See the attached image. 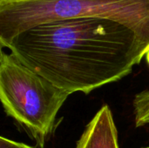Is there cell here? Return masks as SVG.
Returning a JSON list of instances; mask_svg holds the SVG:
<instances>
[{
    "mask_svg": "<svg viewBox=\"0 0 149 148\" xmlns=\"http://www.w3.org/2000/svg\"><path fill=\"white\" fill-rule=\"evenodd\" d=\"M4 47L69 94L89 93L121 79L148 52L128 27L100 17L39 24L16 35Z\"/></svg>",
    "mask_w": 149,
    "mask_h": 148,
    "instance_id": "6da1fadb",
    "label": "cell"
},
{
    "mask_svg": "<svg viewBox=\"0 0 149 148\" xmlns=\"http://www.w3.org/2000/svg\"><path fill=\"white\" fill-rule=\"evenodd\" d=\"M76 17L116 21L132 30L149 51V0H22L0 3V44L39 24Z\"/></svg>",
    "mask_w": 149,
    "mask_h": 148,
    "instance_id": "7a4b0ae2",
    "label": "cell"
},
{
    "mask_svg": "<svg viewBox=\"0 0 149 148\" xmlns=\"http://www.w3.org/2000/svg\"><path fill=\"white\" fill-rule=\"evenodd\" d=\"M70 94L1 51L0 99L10 117L43 147L55 125L57 114Z\"/></svg>",
    "mask_w": 149,
    "mask_h": 148,
    "instance_id": "3957f363",
    "label": "cell"
},
{
    "mask_svg": "<svg viewBox=\"0 0 149 148\" xmlns=\"http://www.w3.org/2000/svg\"><path fill=\"white\" fill-rule=\"evenodd\" d=\"M76 148H119L117 128L107 105L103 106L87 124Z\"/></svg>",
    "mask_w": 149,
    "mask_h": 148,
    "instance_id": "277c9868",
    "label": "cell"
},
{
    "mask_svg": "<svg viewBox=\"0 0 149 148\" xmlns=\"http://www.w3.org/2000/svg\"><path fill=\"white\" fill-rule=\"evenodd\" d=\"M136 126L149 124V89L138 93L133 101Z\"/></svg>",
    "mask_w": 149,
    "mask_h": 148,
    "instance_id": "5b68a950",
    "label": "cell"
},
{
    "mask_svg": "<svg viewBox=\"0 0 149 148\" xmlns=\"http://www.w3.org/2000/svg\"><path fill=\"white\" fill-rule=\"evenodd\" d=\"M0 148H35L25 145L24 143L17 142L11 140H9L4 137L0 138Z\"/></svg>",
    "mask_w": 149,
    "mask_h": 148,
    "instance_id": "8992f818",
    "label": "cell"
},
{
    "mask_svg": "<svg viewBox=\"0 0 149 148\" xmlns=\"http://www.w3.org/2000/svg\"><path fill=\"white\" fill-rule=\"evenodd\" d=\"M146 59H147V62H148V64L149 65V51L147 52V54H146Z\"/></svg>",
    "mask_w": 149,
    "mask_h": 148,
    "instance_id": "52a82bcc",
    "label": "cell"
},
{
    "mask_svg": "<svg viewBox=\"0 0 149 148\" xmlns=\"http://www.w3.org/2000/svg\"><path fill=\"white\" fill-rule=\"evenodd\" d=\"M143 148H149V147H143Z\"/></svg>",
    "mask_w": 149,
    "mask_h": 148,
    "instance_id": "ba28073f",
    "label": "cell"
}]
</instances>
